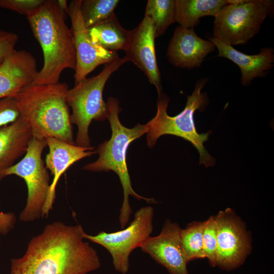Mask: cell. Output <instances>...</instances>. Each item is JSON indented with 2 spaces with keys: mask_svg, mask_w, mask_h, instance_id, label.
<instances>
[{
  "mask_svg": "<svg viewBox=\"0 0 274 274\" xmlns=\"http://www.w3.org/2000/svg\"><path fill=\"white\" fill-rule=\"evenodd\" d=\"M80 225H47L28 244L24 254L11 260L10 274H87L99 269L97 251L84 241Z\"/></svg>",
  "mask_w": 274,
  "mask_h": 274,
  "instance_id": "cell-1",
  "label": "cell"
},
{
  "mask_svg": "<svg viewBox=\"0 0 274 274\" xmlns=\"http://www.w3.org/2000/svg\"><path fill=\"white\" fill-rule=\"evenodd\" d=\"M65 13L57 1L45 0L26 15L43 52L44 64L35 76L36 84L57 83L65 69L75 70L76 52L73 32L65 23Z\"/></svg>",
  "mask_w": 274,
  "mask_h": 274,
  "instance_id": "cell-2",
  "label": "cell"
},
{
  "mask_svg": "<svg viewBox=\"0 0 274 274\" xmlns=\"http://www.w3.org/2000/svg\"><path fill=\"white\" fill-rule=\"evenodd\" d=\"M66 83L39 85L32 83L14 97L20 116L27 123L33 137H53L71 144L74 141Z\"/></svg>",
  "mask_w": 274,
  "mask_h": 274,
  "instance_id": "cell-3",
  "label": "cell"
},
{
  "mask_svg": "<svg viewBox=\"0 0 274 274\" xmlns=\"http://www.w3.org/2000/svg\"><path fill=\"white\" fill-rule=\"evenodd\" d=\"M108 110V119L112 129L109 140L99 144L96 152L98 159L83 167V169L92 172H114L118 176L123 191V200L120 210L119 222L121 229L129 222L132 213L129 204V196L138 200H144L149 203H157L153 198H146L136 193L133 189L126 164V151L129 144L148 131L147 124H138L129 128L121 123L119 114L121 111L118 99L110 96L107 102Z\"/></svg>",
  "mask_w": 274,
  "mask_h": 274,
  "instance_id": "cell-4",
  "label": "cell"
},
{
  "mask_svg": "<svg viewBox=\"0 0 274 274\" xmlns=\"http://www.w3.org/2000/svg\"><path fill=\"white\" fill-rule=\"evenodd\" d=\"M208 80V78L197 80L192 93L187 96L185 108L175 116H170L167 113L169 98L162 92L158 95L156 114L147 123L149 127L147 133L149 148L153 147L161 136L174 135L189 142L197 149L199 154V164H203L207 168L215 165V159L210 155L203 146L212 131L199 134L196 130L194 120L195 111L204 110L208 104L207 93L201 92Z\"/></svg>",
  "mask_w": 274,
  "mask_h": 274,
  "instance_id": "cell-5",
  "label": "cell"
},
{
  "mask_svg": "<svg viewBox=\"0 0 274 274\" xmlns=\"http://www.w3.org/2000/svg\"><path fill=\"white\" fill-rule=\"evenodd\" d=\"M127 62L124 56L107 63L98 74L86 78L67 91L66 101L72 110L71 121L78 127L75 141L77 145L92 147L88 134L91 122L93 120L102 121L108 119V107L102 98L106 83L111 75Z\"/></svg>",
  "mask_w": 274,
  "mask_h": 274,
  "instance_id": "cell-6",
  "label": "cell"
},
{
  "mask_svg": "<svg viewBox=\"0 0 274 274\" xmlns=\"http://www.w3.org/2000/svg\"><path fill=\"white\" fill-rule=\"evenodd\" d=\"M228 3L214 17L213 34L231 46L247 43L273 10L271 0H228Z\"/></svg>",
  "mask_w": 274,
  "mask_h": 274,
  "instance_id": "cell-7",
  "label": "cell"
},
{
  "mask_svg": "<svg viewBox=\"0 0 274 274\" xmlns=\"http://www.w3.org/2000/svg\"><path fill=\"white\" fill-rule=\"evenodd\" d=\"M46 146V139L33 138L23 158L4 173L5 177L16 175L22 178L26 184V202L19 215L22 222H32L43 217L50 187L48 172L42 158Z\"/></svg>",
  "mask_w": 274,
  "mask_h": 274,
  "instance_id": "cell-8",
  "label": "cell"
},
{
  "mask_svg": "<svg viewBox=\"0 0 274 274\" xmlns=\"http://www.w3.org/2000/svg\"><path fill=\"white\" fill-rule=\"evenodd\" d=\"M154 213L152 207H143L136 211L130 224L120 230L112 232L101 231L94 235L84 231L82 235L84 239L105 248L112 257L115 270L126 274L129 268L130 254L140 247L153 231Z\"/></svg>",
  "mask_w": 274,
  "mask_h": 274,
  "instance_id": "cell-9",
  "label": "cell"
},
{
  "mask_svg": "<svg viewBox=\"0 0 274 274\" xmlns=\"http://www.w3.org/2000/svg\"><path fill=\"white\" fill-rule=\"evenodd\" d=\"M217 224L216 266L225 270L245 262L252 250L251 236L244 223L230 208L215 216Z\"/></svg>",
  "mask_w": 274,
  "mask_h": 274,
  "instance_id": "cell-10",
  "label": "cell"
},
{
  "mask_svg": "<svg viewBox=\"0 0 274 274\" xmlns=\"http://www.w3.org/2000/svg\"><path fill=\"white\" fill-rule=\"evenodd\" d=\"M81 0H73L68 6L76 52L75 85L81 82L98 66L119 58L117 52L108 51L94 44L85 27L80 12Z\"/></svg>",
  "mask_w": 274,
  "mask_h": 274,
  "instance_id": "cell-11",
  "label": "cell"
},
{
  "mask_svg": "<svg viewBox=\"0 0 274 274\" xmlns=\"http://www.w3.org/2000/svg\"><path fill=\"white\" fill-rule=\"evenodd\" d=\"M181 230L178 223L167 219L160 233L148 237L139 248L165 268L169 274H188V262L181 243Z\"/></svg>",
  "mask_w": 274,
  "mask_h": 274,
  "instance_id": "cell-12",
  "label": "cell"
},
{
  "mask_svg": "<svg viewBox=\"0 0 274 274\" xmlns=\"http://www.w3.org/2000/svg\"><path fill=\"white\" fill-rule=\"evenodd\" d=\"M155 36L151 19L144 16L139 25L131 30L124 57L137 66L156 88L158 95L162 87L160 73L157 64L155 49Z\"/></svg>",
  "mask_w": 274,
  "mask_h": 274,
  "instance_id": "cell-13",
  "label": "cell"
},
{
  "mask_svg": "<svg viewBox=\"0 0 274 274\" xmlns=\"http://www.w3.org/2000/svg\"><path fill=\"white\" fill-rule=\"evenodd\" d=\"M216 48L210 41L197 36L194 28L177 27L166 53L169 63L177 67H199L208 54Z\"/></svg>",
  "mask_w": 274,
  "mask_h": 274,
  "instance_id": "cell-14",
  "label": "cell"
},
{
  "mask_svg": "<svg viewBox=\"0 0 274 274\" xmlns=\"http://www.w3.org/2000/svg\"><path fill=\"white\" fill-rule=\"evenodd\" d=\"M46 139L49 152L46 156L45 165L53 176L50 190L43 210V217H47L52 210L56 196V187L60 176L72 164L86 157L96 153L94 148H85L71 144L53 137Z\"/></svg>",
  "mask_w": 274,
  "mask_h": 274,
  "instance_id": "cell-15",
  "label": "cell"
},
{
  "mask_svg": "<svg viewBox=\"0 0 274 274\" xmlns=\"http://www.w3.org/2000/svg\"><path fill=\"white\" fill-rule=\"evenodd\" d=\"M37 72L33 55L26 50L15 49L0 65V99L14 97L33 83Z\"/></svg>",
  "mask_w": 274,
  "mask_h": 274,
  "instance_id": "cell-16",
  "label": "cell"
},
{
  "mask_svg": "<svg viewBox=\"0 0 274 274\" xmlns=\"http://www.w3.org/2000/svg\"><path fill=\"white\" fill-rule=\"evenodd\" d=\"M208 38L218 50L217 57L226 58L238 66L243 85L249 86L254 78L264 77L273 66L274 50L271 47L263 48L257 54L248 55L212 36Z\"/></svg>",
  "mask_w": 274,
  "mask_h": 274,
  "instance_id": "cell-17",
  "label": "cell"
},
{
  "mask_svg": "<svg viewBox=\"0 0 274 274\" xmlns=\"http://www.w3.org/2000/svg\"><path fill=\"white\" fill-rule=\"evenodd\" d=\"M33 138L29 125L20 116L0 127V182L5 178V172L25 154Z\"/></svg>",
  "mask_w": 274,
  "mask_h": 274,
  "instance_id": "cell-18",
  "label": "cell"
},
{
  "mask_svg": "<svg viewBox=\"0 0 274 274\" xmlns=\"http://www.w3.org/2000/svg\"><path fill=\"white\" fill-rule=\"evenodd\" d=\"M87 29L94 44L116 52L126 50L131 36V30L121 26L115 13L105 21Z\"/></svg>",
  "mask_w": 274,
  "mask_h": 274,
  "instance_id": "cell-19",
  "label": "cell"
},
{
  "mask_svg": "<svg viewBox=\"0 0 274 274\" xmlns=\"http://www.w3.org/2000/svg\"><path fill=\"white\" fill-rule=\"evenodd\" d=\"M228 0H175L176 22L185 28H194L204 16L215 17Z\"/></svg>",
  "mask_w": 274,
  "mask_h": 274,
  "instance_id": "cell-20",
  "label": "cell"
},
{
  "mask_svg": "<svg viewBox=\"0 0 274 274\" xmlns=\"http://www.w3.org/2000/svg\"><path fill=\"white\" fill-rule=\"evenodd\" d=\"M175 14V0H149L144 16L151 19L157 38L163 35L168 26L176 22Z\"/></svg>",
  "mask_w": 274,
  "mask_h": 274,
  "instance_id": "cell-21",
  "label": "cell"
},
{
  "mask_svg": "<svg viewBox=\"0 0 274 274\" xmlns=\"http://www.w3.org/2000/svg\"><path fill=\"white\" fill-rule=\"evenodd\" d=\"M119 0H81L80 9L86 28L108 19L114 13Z\"/></svg>",
  "mask_w": 274,
  "mask_h": 274,
  "instance_id": "cell-22",
  "label": "cell"
},
{
  "mask_svg": "<svg viewBox=\"0 0 274 274\" xmlns=\"http://www.w3.org/2000/svg\"><path fill=\"white\" fill-rule=\"evenodd\" d=\"M183 250L187 262L206 258L203 245V223L194 221L188 223L180 232Z\"/></svg>",
  "mask_w": 274,
  "mask_h": 274,
  "instance_id": "cell-23",
  "label": "cell"
},
{
  "mask_svg": "<svg viewBox=\"0 0 274 274\" xmlns=\"http://www.w3.org/2000/svg\"><path fill=\"white\" fill-rule=\"evenodd\" d=\"M203 223V245L206 258L210 265L216 266L217 224L215 216H211Z\"/></svg>",
  "mask_w": 274,
  "mask_h": 274,
  "instance_id": "cell-24",
  "label": "cell"
},
{
  "mask_svg": "<svg viewBox=\"0 0 274 274\" xmlns=\"http://www.w3.org/2000/svg\"><path fill=\"white\" fill-rule=\"evenodd\" d=\"M20 117L15 97L0 99V127L12 123Z\"/></svg>",
  "mask_w": 274,
  "mask_h": 274,
  "instance_id": "cell-25",
  "label": "cell"
},
{
  "mask_svg": "<svg viewBox=\"0 0 274 274\" xmlns=\"http://www.w3.org/2000/svg\"><path fill=\"white\" fill-rule=\"evenodd\" d=\"M45 0H0V7L15 11L20 14L27 15L34 11Z\"/></svg>",
  "mask_w": 274,
  "mask_h": 274,
  "instance_id": "cell-26",
  "label": "cell"
},
{
  "mask_svg": "<svg viewBox=\"0 0 274 274\" xmlns=\"http://www.w3.org/2000/svg\"><path fill=\"white\" fill-rule=\"evenodd\" d=\"M18 39L16 33L0 29V65L15 50Z\"/></svg>",
  "mask_w": 274,
  "mask_h": 274,
  "instance_id": "cell-27",
  "label": "cell"
},
{
  "mask_svg": "<svg viewBox=\"0 0 274 274\" xmlns=\"http://www.w3.org/2000/svg\"><path fill=\"white\" fill-rule=\"evenodd\" d=\"M16 217L13 212H0V235H5L15 227Z\"/></svg>",
  "mask_w": 274,
  "mask_h": 274,
  "instance_id": "cell-28",
  "label": "cell"
},
{
  "mask_svg": "<svg viewBox=\"0 0 274 274\" xmlns=\"http://www.w3.org/2000/svg\"><path fill=\"white\" fill-rule=\"evenodd\" d=\"M60 8L66 13H68V6L67 5V1L65 0L57 1Z\"/></svg>",
  "mask_w": 274,
  "mask_h": 274,
  "instance_id": "cell-29",
  "label": "cell"
},
{
  "mask_svg": "<svg viewBox=\"0 0 274 274\" xmlns=\"http://www.w3.org/2000/svg\"><path fill=\"white\" fill-rule=\"evenodd\" d=\"M0 248H1V243H0Z\"/></svg>",
  "mask_w": 274,
  "mask_h": 274,
  "instance_id": "cell-30",
  "label": "cell"
}]
</instances>
